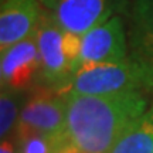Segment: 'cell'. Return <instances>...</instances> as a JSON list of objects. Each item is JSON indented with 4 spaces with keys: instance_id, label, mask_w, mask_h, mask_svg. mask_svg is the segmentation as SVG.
Wrapping results in <instances>:
<instances>
[{
    "instance_id": "6",
    "label": "cell",
    "mask_w": 153,
    "mask_h": 153,
    "mask_svg": "<svg viewBox=\"0 0 153 153\" xmlns=\"http://www.w3.org/2000/svg\"><path fill=\"white\" fill-rule=\"evenodd\" d=\"M81 54L75 72L85 65L114 64L129 58V41L125 16H116L98 24L82 36Z\"/></svg>"
},
{
    "instance_id": "10",
    "label": "cell",
    "mask_w": 153,
    "mask_h": 153,
    "mask_svg": "<svg viewBox=\"0 0 153 153\" xmlns=\"http://www.w3.org/2000/svg\"><path fill=\"white\" fill-rule=\"evenodd\" d=\"M108 153H153V102L126 128Z\"/></svg>"
},
{
    "instance_id": "12",
    "label": "cell",
    "mask_w": 153,
    "mask_h": 153,
    "mask_svg": "<svg viewBox=\"0 0 153 153\" xmlns=\"http://www.w3.org/2000/svg\"><path fill=\"white\" fill-rule=\"evenodd\" d=\"M62 143L45 135H30L23 139H19L20 153H55Z\"/></svg>"
},
{
    "instance_id": "1",
    "label": "cell",
    "mask_w": 153,
    "mask_h": 153,
    "mask_svg": "<svg viewBox=\"0 0 153 153\" xmlns=\"http://www.w3.org/2000/svg\"><path fill=\"white\" fill-rule=\"evenodd\" d=\"M65 97V142L79 153H108L126 128L153 102V95L146 92Z\"/></svg>"
},
{
    "instance_id": "4",
    "label": "cell",
    "mask_w": 153,
    "mask_h": 153,
    "mask_svg": "<svg viewBox=\"0 0 153 153\" xmlns=\"http://www.w3.org/2000/svg\"><path fill=\"white\" fill-rule=\"evenodd\" d=\"M65 30L48 11L41 7L40 22L36 28V40L40 53V78L43 85L64 95L74 76V65L64 50Z\"/></svg>"
},
{
    "instance_id": "8",
    "label": "cell",
    "mask_w": 153,
    "mask_h": 153,
    "mask_svg": "<svg viewBox=\"0 0 153 153\" xmlns=\"http://www.w3.org/2000/svg\"><path fill=\"white\" fill-rule=\"evenodd\" d=\"M41 16L40 0H1L0 53L36 33Z\"/></svg>"
},
{
    "instance_id": "14",
    "label": "cell",
    "mask_w": 153,
    "mask_h": 153,
    "mask_svg": "<svg viewBox=\"0 0 153 153\" xmlns=\"http://www.w3.org/2000/svg\"><path fill=\"white\" fill-rule=\"evenodd\" d=\"M55 153H79V152H78L76 149L72 148L71 145H68V143L65 142V143H62L60 148L55 150Z\"/></svg>"
},
{
    "instance_id": "9",
    "label": "cell",
    "mask_w": 153,
    "mask_h": 153,
    "mask_svg": "<svg viewBox=\"0 0 153 153\" xmlns=\"http://www.w3.org/2000/svg\"><path fill=\"white\" fill-rule=\"evenodd\" d=\"M128 19L129 58L153 74V0H132Z\"/></svg>"
},
{
    "instance_id": "11",
    "label": "cell",
    "mask_w": 153,
    "mask_h": 153,
    "mask_svg": "<svg viewBox=\"0 0 153 153\" xmlns=\"http://www.w3.org/2000/svg\"><path fill=\"white\" fill-rule=\"evenodd\" d=\"M26 89H14L1 87L0 94V136L7 139L13 129L17 126L23 106L27 101Z\"/></svg>"
},
{
    "instance_id": "5",
    "label": "cell",
    "mask_w": 153,
    "mask_h": 153,
    "mask_svg": "<svg viewBox=\"0 0 153 153\" xmlns=\"http://www.w3.org/2000/svg\"><path fill=\"white\" fill-rule=\"evenodd\" d=\"M40 3L65 31L84 36L116 14L128 17L132 0H40Z\"/></svg>"
},
{
    "instance_id": "2",
    "label": "cell",
    "mask_w": 153,
    "mask_h": 153,
    "mask_svg": "<svg viewBox=\"0 0 153 153\" xmlns=\"http://www.w3.org/2000/svg\"><path fill=\"white\" fill-rule=\"evenodd\" d=\"M123 92H146L153 95V74L132 58L81 67L74 74L67 94L109 95Z\"/></svg>"
},
{
    "instance_id": "3",
    "label": "cell",
    "mask_w": 153,
    "mask_h": 153,
    "mask_svg": "<svg viewBox=\"0 0 153 153\" xmlns=\"http://www.w3.org/2000/svg\"><path fill=\"white\" fill-rule=\"evenodd\" d=\"M67 97L47 85L28 95L16 126V139L30 135H45L65 142Z\"/></svg>"
},
{
    "instance_id": "13",
    "label": "cell",
    "mask_w": 153,
    "mask_h": 153,
    "mask_svg": "<svg viewBox=\"0 0 153 153\" xmlns=\"http://www.w3.org/2000/svg\"><path fill=\"white\" fill-rule=\"evenodd\" d=\"M0 153H20V150L17 148V145H14L10 139H1Z\"/></svg>"
},
{
    "instance_id": "7",
    "label": "cell",
    "mask_w": 153,
    "mask_h": 153,
    "mask_svg": "<svg viewBox=\"0 0 153 153\" xmlns=\"http://www.w3.org/2000/svg\"><path fill=\"white\" fill-rule=\"evenodd\" d=\"M1 87L27 89L40 76V53L36 33L0 53Z\"/></svg>"
}]
</instances>
